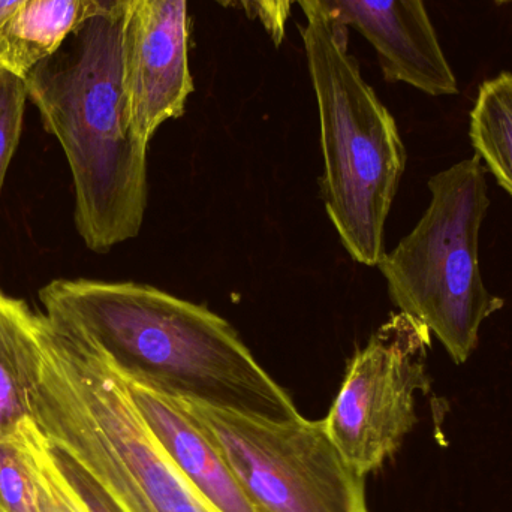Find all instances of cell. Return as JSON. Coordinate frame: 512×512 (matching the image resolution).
<instances>
[{
	"label": "cell",
	"instance_id": "1",
	"mask_svg": "<svg viewBox=\"0 0 512 512\" xmlns=\"http://www.w3.org/2000/svg\"><path fill=\"white\" fill-rule=\"evenodd\" d=\"M45 315L89 340L131 384L264 420L300 417L237 331L206 306L134 282L53 280Z\"/></svg>",
	"mask_w": 512,
	"mask_h": 512
},
{
	"label": "cell",
	"instance_id": "2",
	"mask_svg": "<svg viewBox=\"0 0 512 512\" xmlns=\"http://www.w3.org/2000/svg\"><path fill=\"white\" fill-rule=\"evenodd\" d=\"M122 44L123 14L98 15L24 78L68 159L78 233L98 254L140 234L149 192V144L129 120Z\"/></svg>",
	"mask_w": 512,
	"mask_h": 512
},
{
	"label": "cell",
	"instance_id": "3",
	"mask_svg": "<svg viewBox=\"0 0 512 512\" xmlns=\"http://www.w3.org/2000/svg\"><path fill=\"white\" fill-rule=\"evenodd\" d=\"M42 366L32 420L125 512H215L165 456L125 379L81 334L39 315Z\"/></svg>",
	"mask_w": 512,
	"mask_h": 512
},
{
	"label": "cell",
	"instance_id": "4",
	"mask_svg": "<svg viewBox=\"0 0 512 512\" xmlns=\"http://www.w3.org/2000/svg\"><path fill=\"white\" fill-rule=\"evenodd\" d=\"M301 35L318 102L325 210L352 259L378 267L405 173V146L396 120L349 54L348 27L307 18Z\"/></svg>",
	"mask_w": 512,
	"mask_h": 512
},
{
	"label": "cell",
	"instance_id": "5",
	"mask_svg": "<svg viewBox=\"0 0 512 512\" xmlns=\"http://www.w3.org/2000/svg\"><path fill=\"white\" fill-rule=\"evenodd\" d=\"M430 200L414 230L379 262L391 300L423 322L451 360L465 364L481 325L504 309L484 285L480 231L490 209L480 156L463 159L429 180Z\"/></svg>",
	"mask_w": 512,
	"mask_h": 512
},
{
	"label": "cell",
	"instance_id": "6",
	"mask_svg": "<svg viewBox=\"0 0 512 512\" xmlns=\"http://www.w3.org/2000/svg\"><path fill=\"white\" fill-rule=\"evenodd\" d=\"M179 402L221 451L259 512H369L366 477L334 444L325 420H264Z\"/></svg>",
	"mask_w": 512,
	"mask_h": 512
},
{
	"label": "cell",
	"instance_id": "7",
	"mask_svg": "<svg viewBox=\"0 0 512 512\" xmlns=\"http://www.w3.org/2000/svg\"><path fill=\"white\" fill-rule=\"evenodd\" d=\"M429 328L399 312L357 351L325 420L345 459L366 477L399 450L417 424V394L432 390Z\"/></svg>",
	"mask_w": 512,
	"mask_h": 512
},
{
	"label": "cell",
	"instance_id": "8",
	"mask_svg": "<svg viewBox=\"0 0 512 512\" xmlns=\"http://www.w3.org/2000/svg\"><path fill=\"white\" fill-rule=\"evenodd\" d=\"M122 45L129 120L149 144L159 126L183 116L194 92L188 0H129Z\"/></svg>",
	"mask_w": 512,
	"mask_h": 512
},
{
	"label": "cell",
	"instance_id": "9",
	"mask_svg": "<svg viewBox=\"0 0 512 512\" xmlns=\"http://www.w3.org/2000/svg\"><path fill=\"white\" fill-rule=\"evenodd\" d=\"M306 18L354 27L375 48L385 78L432 96L456 95L457 80L424 0H294Z\"/></svg>",
	"mask_w": 512,
	"mask_h": 512
},
{
	"label": "cell",
	"instance_id": "10",
	"mask_svg": "<svg viewBox=\"0 0 512 512\" xmlns=\"http://www.w3.org/2000/svg\"><path fill=\"white\" fill-rule=\"evenodd\" d=\"M125 382L165 456L213 511L259 512L221 451L179 400Z\"/></svg>",
	"mask_w": 512,
	"mask_h": 512
},
{
	"label": "cell",
	"instance_id": "11",
	"mask_svg": "<svg viewBox=\"0 0 512 512\" xmlns=\"http://www.w3.org/2000/svg\"><path fill=\"white\" fill-rule=\"evenodd\" d=\"M113 14L105 0H20L0 20V69L26 78L87 21Z\"/></svg>",
	"mask_w": 512,
	"mask_h": 512
},
{
	"label": "cell",
	"instance_id": "12",
	"mask_svg": "<svg viewBox=\"0 0 512 512\" xmlns=\"http://www.w3.org/2000/svg\"><path fill=\"white\" fill-rule=\"evenodd\" d=\"M41 366L39 313L0 291V436L32 420L30 402Z\"/></svg>",
	"mask_w": 512,
	"mask_h": 512
},
{
	"label": "cell",
	"instance_id": "13",
	"mask_svg": "<svg viewBox=\"0 0 512 512\" xmlns=\"http://www.w3.org/2000/svg\"><path fill=\"white\" fill-rule=\"evenodd\" d=\"M469 134L477 155L512 197V74L498 75L480 87Z\"/></svg>",
	"mask_w": 512,
	"mask_h": 512
},
{
	"label": "cell",
	"instance_id": "14",
	"mask_svg": "<svg viewBox=\"0 0 512 512\" xmlns=\"http://www.w3.org/2000/svg\"><path fill=\"white\" fill-rule=\"evenodd\" d=\"M32 421L0 436V512H47L29 444Z\"/></svg>",
	"mask_w": 512,
	"mask_h": 512
},
{
	"label": "cell",
	"instance_id": "15",
	"mask_svg": "<svg viewBox=\"0 0 512 512\" xmlns=\"http://www.w3.org/2000/svg\"><path fill=\"white\" fill-rule=\"evenodd\" d=\"M29 444L47 512H87L63 477L53 447L36 427L35 421L29 427Z\"/></svg>",
	"mask_w": 512,
	"mask_h": 512
},
{
	"label": "cell",
	"instance_id": "16",
	"mask_svg": "<svg viewBox=\"0 0 512 512\" xmlns=\"http://www.w3.org/2000/svg\"><path fill=\"white\" fill-rule=\"evenodd\" d=\"M27 99L26 80L0 69V191L20 141Z\"/></svg>",
	"mask_w": 512,
	"mask_h": 512
},
{
	"label": "cell",
	"instance_id": "17",
	"mask_svg": "<svg viewBox=\"0 0 512 512\" xmlns=\"http://www.w3.org/2000/svg\"><path fill=\"white\" fill-rule=\"evenodd\" d=\"M53 450L63 477L68 481L72 492L75 493L84 510L87 512H125L114 501L113 496L89 472L84 471L71 457L65 456V454L60 453L54 447Z\"/></svg>",
	"mask_w": 512,
	"mask_h": 512
},
{
	"label": "cell",
	"instance_id": "18",
	"mask_svg": "<svg viewBox=\"0 0 512 512\" xmlns=\"http://www.w3.org/2000/svg\"><path fill=\"white\" fill-rule=\"evenodd\" d=\"M224 6L242 8L249 17L259 21L271 41L282 44L294 0H216Z\"/></svg>",
	"mask_w": 512,
	"mask_h": 512
},
{
	"label": "cell",
	"instance_id": "19",
	"mask_svg": "<svg viewBox=\"0 0 512 512\" xmlns=\"http://www.w3.org/2000/svg\"><path fill=\"white\" fill-rule=\"evenodd\" d=\"M20 0H0V20L14 8ZM114 14H123L129 0H105Z\"/></svg>",
	"mask_w": 512,
	"mask_h": 512
},
{
	"label": "cell",
	"instance_id": "20",
	"mask_svg": "<svg viewBox=\"0 0 512 512\" xmlns=\"http://www.w3.org/2000/svg\"><path fill=\"white\" fill-rule=\"evenodd\" d=\"M496 2L504 3V2H511V0H496Z\"/></svg>",
	"mask_w": 512,
	"mask_h": 512
}]
</instances>
